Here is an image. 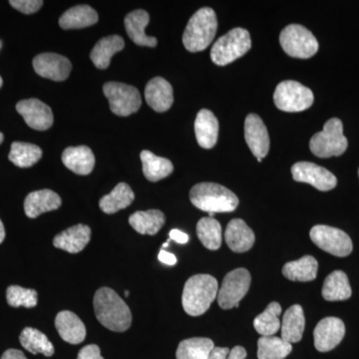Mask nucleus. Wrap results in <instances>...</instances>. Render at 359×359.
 <instances>
[{"label": "nucleus", "mask_w": 359, "mask_h": 359, "mask_svg": "<svg viewBox=\"0 0 359 359\" xmlns=\"http://www.w3.org/2000/svg\"><path fill=\"white\" fill-rule=\"evenodd\" d=\"M306 327L304 309L299 304H294L287 309L283 314L280 334L282 339L289 344H295L302 339Z\"/></svg>", "instance_id": "nucleus-25"}, {"label": "nucleus", "mask_w": 359, "mask_h": 359, "mask_svg": "<svg viewBox=\"0 0 359 359\" xmlns=\"http://www.w3.org/2000/svg\"><path fill=\"white\" fill-rule=\"evenodd\" d=\"M224 241L233 252H245L252 249L256 237L252 229L241 219H231L224 231Z\"/></svg>", "instance_id": "nucleus-21"}, {"label": "nucleus", "mask_w": 359, "mask_h": 359, "mask_svg": "<svg viewBox=\"0 0 359 359\" xmlns=\"http://www.w3.org/2000/svg\"><path fill=\"white\" fill-rule=\"evenodd\" d=\"M20 340L21 346L32 354L41 353L50 358L55 351L50 340L36 328L25 327L21 332Z\"/></svg>", "instance_id": "nucleus-33"}, {"label": "nucleus", "mask_w": 359, "mask_h": 359, "mask_svg": "<svg viewBox=\"0 0 359 359\" xmlns=\"http://www.w3.org/2000/svg\"><path fill=\"white\" fill-rule=\"evenodd\" d=\"M4 134H2L1 132H0V144H1L2 142H4Z\"/></svg>", "instance_id": "nucleus-48"}, {"label": "nucleus", "mask_w": 359, "mask_h": 359, "mask_svg": "<svg viewBox=\"0 0 359 359\" xmlns=\"http://www.w3.org/2000/svg\"><path fill=\"white\" fill-rule=\"evenodd\" d=\"M231 349L228 347H217L215 346L210 353L208 359H226Z\"/></svg>", "instance_id": "nucleus-43"}, {"label": "nucleus", "mask_w": 359, "mask_h": 359, "mask_svg": "<svg viewBox=\"0 0 359 359\" xmlns=\"http://www.w3.org/2000/svg\"><path fill=\"white\" fill-rule=\"evenodd\" d=\"M158 259L161 263L168 264V266H174L177 264V257H175V255L164 250H161Z\"/></svg>", "instance_id": "nucleus-44"}, {"label": "nucleus", "mask_w": 359, "mask_h": 359, "mask_svg": "<svg viewBox=\"0 0 359 359\" xmlns=\"http://www.w3.org/2000/svg\"><path fill=\"white\" fill-rule=\"evenodd\" d=\"M346 335V325L337 318H325L314 328V346L320 353L335 348Z\"/></svg>", "instance_id": "nucleus-13"}, {"label": "nucleus", "mask_w": 359, "mask_h": 359, "mask_svg": "<svg viewBox=\"0 0 359 359\" xmlns=\"http://www.w3.org/2000/svg\"><path fill=\"white\" fill-rule=\"evenodd\" d=\"M61 204L62 201L57 193L44 189L28 194L25 201V212L28 218L35 219L44 212L55 211Z\"/></svg>", "instance_id": "nucleus-18"}, {"label": "nucleus", "mask_w": 359, "mask_h": 359, "mask_svg": "<svg viewBox=\"0 0 359 359\" xmlns=\"http://www.w3.org/2000/svg\"><path fill=\"white\" fill-rule=\"evenodd\" d=\"M98 22V14L89 6H77L68 9L59 18V25L63 29H80Z\"/></svg>", "instance_id": "nucleus-27"}, {"label": "nucleus", "mask_w": 359, "mask_h": 359, "mask_svg": "<svg viewBox=\"0 0 359 359\" xmlns=\"http://www.w3.org/2000/svg\"><path fill=\"white\" fill-rule=\"evenodd\" d=\"M6 238V229H4V223L0 219V244L4 242Z\"/></svg>", "instance_id": "nucleus-47"}, {"label": "nucleus", "mask_w": 359, "mask_h": 359, "mask_svg": "<svg viewBox=\"0 0 359 359\" xmlns=\"http://www.w3.org/2000/svg\"><path fill=\"white\" fill-rule=\"evenodd\" d=\"M55 327L61 339L68 344H81L86 337L83 321L72 311H60L55 318Z\"/></svg>", "instance_id": "nucleus-22"}, {"label": "nucleus", "mask_w": 359, "mask_h": 359, "mask_svg": "<svg viewBox=\"0 0 359 359\" xmlns=\"http://www.w3.org/2000/svg\"><path fill=\"white\" fill-rule=\"evenodd\" d=\"M33 68L39 76L65 81L69 76L72 65L65 56L56 53H42L33 59Z\"/></svg>", "instance_id": "nucleus-15"}, {"label": "nucleus", "mask_w": 359, "mask_h": 359, "mask_svg": "<svg viewBox=\"0 0 359 359\" xmlns=\"http://www.w3.org/2000/svg\"><path fill=\"white\" fill-rule=\"evenodd\" d=\"M280 43L283 51L294 58H311L318 50V42L313 33L299 25H290L283 28Z\"/></svg>", "instance_id": "nucleus-7"}, {"label": "nucleus", "mask_w": 359, "mask_h": 359, "mask_svg": "<svg viewBox=\"0 0 359 359\" xmlns=\"http://www.w3.org/2000/svg\"><path fill=\"white\" fill-rule=\"evenodd\" d=\"M9 4L25 14H32L39 11L43 6L42 0H11Z\"/></svg>", "instance_id": "nucleus-40"}, {"label": "nucleus", "mask_w": 359, "mask_h": 359, "mask_svg": "<svg viewBox=\"0 0 359 359\" xmlns=\"http://www.w3.org/2000/svg\"><path fill=\"white\" fill-rule=\"evenodd\" d=\"M0 47H1V42H0Z\"/></svg>", "instance_id": "nucleus-51"}, {"label": "nucleus", "mask_w": 359, "mask_h": 359, "mask_svg": "<svg viewBox=\"0 0 359 359\" xmlns=\"http://www.w3.org/2000/svg\"><path fill=\"white\" fill-rule=\"evenodd\" d=\"M1 359H27L25 353L18 349H8L2 354Z\"/></svg>", "instance_id": "nucleus-46"}, {"label": "nucleus", "mask_w": 359, "mask_h": 359, "mask_svg": "<svg viewBox=\"0 0 359 359\" xmlns=\"http://www.w3.org/2000/svg\"><path fill=\"white\" fill-rule=\"evenodd\" d=\"M166 218L159 210L138 211L131 215L129 224L141 235L154 236L164 226Z\"/></svg>", "instance_id": "nucleus-30"}, {"label": "nucleus", "mask_w": 359, "mask_h": 359, "mask_svg": "<svg viewBox=\"0 0 359 359\" xmlns=\"http://www.w3.org/2000/svg\"><path fill=\"white\" fill-rule=\"evenodd\" d=\"M318 261L311 256H304L297 261L285 264L283 275L292 282H311L318 275Z\"/></svg>", "instance_id": "nucleus-31"}, {"label": "nucleus", "mask_w": 359, "mask_h": 359, "mask_svg": "<svg viewBox=\"0 0 359 359\" xmlns=\"http://www.w3.org/2000/svg\"><path fill=\"white\" fill-rule=\"evenodd\" d=\"M351 287L346 273L342 271H332L327 276L323 287V297L325 301H346L351 297Z\"/></svg>", "instance_id": "nucleus-28"}, {"label": "nucleus", "mask_w": 359, "mask_h": 359, "mask_svg": "<svg viewBox=\"0 0 359 359\" xmlns=\"http://www.w3.org/2000/svg\"><path fill=\"white\" fill-rule=\"evenodd\" d=\"M197 235L208 250H216L221 248L222 226L216 219L210 217L201 219L197 224Z\"/></svg>", "instance_id": "nucleus-38"}, {"label": "nucleus", "mask_w": 359, "mask_h": 359, "mask_svg": "<svg viewBox=\"0 0 359 359\" xmlns=\"http://www.w3.org/2000/svg\"><path fill=\"white\" fill-rule=\"evenodd\" d=\"M292 174L294 181L309 184L323 192L332 190L337 185V179L334 174L314 163H295L292 167Z\"/></svg>", "instance_id": "nucleus-12"}, {"label": "nucleus", "mask_w": 359, "mask_h": 359, "mask_svg": "<svg viewBox=\"0 0 359 359\" xmlns=\"http://www.w3.org/2000/svg\"><path fill=\"white\" fill-rule=\"evenodd\" d=\"M145 99L148 105L156 112H165L173 105V88L164 78H153L146 85Z\"/></svg>", "instance_id": "nucleus-17"}, {"label": "nucleus", "mask_w": 359, "mask_h": 359, "mask_svg": "<svg viewBox=\"0 0 359 359\" xmlns=\"http://www.w3.org/2000/svg\"><path fill=\"white\" fill-rule=\"evenodd\" d=\"M245 138L252 154L261 162L269 151V136L268 129L259 116L250 114L245 118Z\"/></svg>", "instance_id": "nucleus-16"}, {"label": "nucleus", "mask_w": 359, "mask_h": 359, "mask_svg": "<svg viewBox=\"0 0 359 359\" xmlns=\"http://www.w3.org/2000/svg\"><path fill=\"white\" fill-rule=\"evenodd\" d=\"M103 93L109 101L111 111L116 115L127 117L140 109V92L131 85L107 82L104 84Z\"/></svg>", "instance_id": "nucleus-9"}, {"label": "nucleus", "mask_w": 359, "mask_h": 359, "mask_svg": "<svg viewBox=\"0 0 359 359\" xmlns=\"http://www.w3.org/2000/svg\"><path fill=\"white\" fill-rule=\"evenodd\" d=\"M91 238V229L86 224H76L55 236L54 247L70 254H77L85 249Z\"/></svg>", "instance_id": "nucleus-19"}, {"label": "nucleus", "mask_w": 359, "mask_h": 359, "mask_svg": "<svg viewBox=\"0 0 359 359\" xmlns=\"http://www.w3.org/2000/svg\"><path fill=\"white\" fill-rule=\"evenodd\" d=\"M190 200L196 208L207 212L235 211L238 199L235 193L216 183H200L191 189Z\"/></svg>", "instance_id": "nucleus-3"}, {"label": "nucleus", "mask_w": 359, "mask_h": 359, "mask_svg": "<svg viewBox=\"0 0 359 359\" xmlns=\"http://www.w3.org/2000/svg\"><path fill=\"white\" fill-rule=\"evenodd\" d=\"M292 346L282 337H262L257 341V358L285 359L292 353Z\"/></svg>", "instance_id": "nucleus-37"}, {"label": "nucleus", "mask_w": 359, "mask_h": 359, "mask_svg": "<svg viewBox=\"0 0 359 359\" xmlns=\"http://www.w3.org/2000/svg\"><path fill=\"white\" fill-rule=\"evenodd\" d=\"M77 359H104L101 356L100 348L96 344L84 346L78 353Z\"/></svg>", "instance_id": "nucleus-41"}, {"label": "nucleus", "mask_w": 359, "mask_h": 359, "mask_svg": "<svg viewBox=\"0 0 359 359\" xmlns=\"http://www.w3.org/2000/svg\"><path fill=\"white\" fill-rule=\"evenodd\" d=\"M217 28L216 13L210 7L199 9L186 26L183 34L184 46L190 52L205 50L214 40Z\"/></svg>", "instance_id": "nucleus-4"}, {"label": "nucleus", "mask_w": 359, "mask_h": 359, "mask_svg": "<svg viewBox=\"0 0 359 359\" xmlns=\"http://www.w3.org/2000/svg\"><path fill=\"white\" fill-rule=\"evenodd\" d=\"M358 177H359V169H358Z\"/></svg>", "instance_id": "nucleus-52"}, {"label": "nucleus", "mask_w": 359, "mask_h": 359, "mask_svg": "<svg viewBox=\"0 0 359 359\" xmlns=\"http://www.w3.org/2000/svg\"><path fill=\"white\" fill-rule=\"evenodd\" d=\"M348 142L344 135V125L339 118H332L325 123L323 131L314 134L309 148L316 157L330 158L346 152Z\"/></svg>", "instance_id": "nucleus-6"}, {"label": "nucleus", "mask_w": 359, "mask_h": 359, "mask_svg": "<svg viewBox=\"0 0 359 359\" xmlns=\"http://www.w3.org/2000/svg\"><path fill=\"white\" fill-rule=\"evenodd\" d=\"M311 240L320 249L335 257H344L351 255L353 245L346 231L332 226L318 224L309 233Z\"/></svg>", "instance_id": "nucleus-10"}, {"label": "nucleus", "mask_w": 359, "mask_h": 359, "mask_svg": "<svg viewBox=\"0 0 359 359\" xmlns=\"http://www.w3.org/2000/svg\"><path fill=\"white\" fill-rule=\"evenodd\" d=\"M149 22H150V16L147 11L143 9H138L127 14L124 20L125 29L135 44L139 46H157V39L148 36L145 33V28L147 27Z\"/></svg>", "instance_id": "nucleus-20"}, {"label": "nucleus", "mask_w": 359, "mask_h": 359, "mask_svg": "<svg viewBox=\"0 0 359 359\" xmlns=\"http://www.w3.org/2000/svg\"><path fill=\"white\" fill-rule=\"evenodd\" d=\"M218 280L210 275H196L187 280L182 304L189 316H199L210 309L218 297Z\"/></svg>", "instance_id": "nucleus-2"}, {"label": "nucleus", "mask_w": 359, "mask_h": 359, "mask_svg": "<svg viewBox=\"0 0 359 359\" xmlns=\"http://www.w3.org/2000/svg\"><path fill=\"white\" fill-rule=\"evenodd\" d=\"M135 200V194L128 184L119 183L112 192L101 198L99 205L105 214L111 215L126 209Z\"/></svg>", "instance_id": "nucleus-32"}, {"label": "nucleus", "mask_w": 359, "mask_h": 359, "mask_svg": "<svg viewBox=\"0 0 359 359\" xmlns=\"http://www.w3.org/2000/svg\"><path fill=\"white\" fill-rule=\"evenodd\" d=\"M169 237L170 240L175 241L178 244L185 245L189 242V236L184 231L177 230V229L170 231Z\"/></svg>", "instance_id": "nucleus-42"}, {"label": "nucleus", "mask_w": 359, "mask_h": 359, "mask_svg": "<svg viewBox=\"0 0 359 359\" xmlns=\"http://www.w3.org/2000/svg\"><path fill=\"white\" fill-rule=\"evenodd\" d=\"M129 295H130V292H128V290H126V292H125V297H128Z\"/></svg>", "instance_id": "nucleus-49"}, {"label": "nucleus", "mask_w": 359, "mask_h": 359, "mask_svg": "<svg viewBox=\"0 0 359 359\" xmlns=\"http://www.w3.org/2000/svg\"><path fill=\"white\" fill-rule=\"evenodd\" d=\"M247 358V351L243 346H235L231 348L226 359H245Z\"/></svg>", "instance_id": "nucleus-45"}, {"label": "nucleus", "mask_w": 359, "mask_h": 359, "mask_svg": "<svg viewBox=\"0 0 359 359\" xmlns=\"http://www.w3.org/2000/svg\"><path fill=\"white\" fill-rule=\"evenodd\" d=\"M42 157V150L34 144L25 143V142H13L11 144V153L8 159L15 166L20 168H29Z\"/></svg>", "instance_id": "nucleus-36"}, {"label": "nucleus", "mask_w": 359, "mask_h": 359, "mask_svg": "<svg viewBox=\"0 0 359 359\" xmlns=\"http://www.w3.org/2000/svg\"><path fill=\"white\" fill-rule=\"evenodd\" d=\"M6 299L9 306L13 308L32 309L37 306L39 294L35 290L25 289L20 285H11L6 290Z\"/></svg>", "instance_id": "nucleus-39"}, {"label": "nucleus", "mask_w": 359, "mask_h": 359, "mask_svg": "<svg viewBox=\"0 0 359 359\" xmlns=\"http://www.w3.org/2000/svg\"><path fill=\"white\" fill-rule=\"evenodd\" d=\"M195 134L198 144L204 149H212L218 141L219 121L212 111L203 109L195 121Z\"/></svg>", "instance_id": "nucleus-24"}, {"label": "nucleus", "mask_w": 359, "mask_h": 359, "mask_svg": "<svg viewBox=\"0 0 359 359\" xmlns=\"http://www.w3.org/2000/svg\"><path fill=\"white\" fill-rule=\"evenodd\" d=\"M16 110L22 116L26 124L37 131H45L53 125L51 108L39 99H26L16 105Z\"/></svg>", "instance_id": "nucleus-14"}, {"label": "nucleus", "mask_w": 359, "mask_h": 359, "mask_svg": "<svg viewBox=\"0 0 359 359\" xmlns=\"http://www.w3.org/2000/svg\"><path fill=\"white\" fill-rule=\"evenodd\" d=\"M125 42L119 35H110V36L104 37L92 49L90 53V58L92 62L99 69H106L109 67L111 59L117 52L121 51L124 48Z\"/></svg>", "instance_id": "nucleus-26"}, {"label": "nucleus", "mask_w": 359, "mask_h": 359, "mask_svg": "<svg viewBox=\"0 0 359 359\" xmlns=\"http://www.w3.org/2000/svg\"><path fill=\"white\" fill-rule=\"evenodd\" d=\"M282 306L278 302H273L269 304L264 313L259 314L254 320V327L262 337H273L280 330L282 323L280 316Z\"/></svg>", "instance_id": "nucleus-34"}, {"label": "nucleus", "mask_w": 359, "mask_h": 359, "mask_svg": "<svg viewBox=\"0 0 359 359\" xmlns=\"http://www.w3.org/2000/svg\"><path fill=\"white\" fill-rule=\"evenodd\" d=\"M214 342L205 337H193L180 342L177 359H208L214 348Z\"/></svg>", "instance_id": "nucleus-35"}, {"label": "nucleus", "mask_w": 359, "mask_h": 359, "mask_svg": "<svg viewBox=\"0 0 359 359\" xmlns=\"http://www.w3.org/2000/svg\"><path fill=\"white\" fill-rule=\"evenodd\" d=\"M252 47L250 32L244 28H233L219 37L212 45L211 58L216 65L226 66L244 56Z\"/></svg>", "instance_id": "nucleus-5"}, {"label": "nucleus", "mask_w": 359, "mask_h": 359, "mask_svg": "<svg viewBox=\"0 0 359 359\" xmlns=\"http://www.w3.org/2000/svg\"><path fill=\"white\" fill-rule=\"evenodd\" d=\"M61 159L70 171L81 176L91 173L95 166V156L87 146L66 148Z\"/></svg>", "instance_id": "nucleus-23"}, {"label": "nucleus", "mask_w": 359, "mask_h": 359, "mask_svg": "<svg viewBox=\"0 0 359 359\" xmlns=\"http://www.w3.org/2000/svg\"><path fill=\"white\" fill-rule=\"evenodd\" d=\"M93 304L97 320L103 327L117 332L131 327V311L115 290L101 287L94 295Z\"/></svg>", "instance_id": "nucleus-1"}, {"label": "nucleus", "mask_w": 359, "mask_h": 359, "mask_svg": "<svg viewBox=\"0 0 359 359\" xmlns=\"http://www.w3.org/2000/svg\"><path fill=\"white\" fill-rule=\"evenodd\" d=\"M144 176L150 182L167 178L174 171L171 161L153 154L151 151H142L140 155Z\"/></svg>", "instance_id": "nucleus-29"}, {"label": "nucleus", "mask_w": 359, "mask_h": 359, "mask_svg": "<svg viewBox=\"0 0 359 359\" xmlns=\"http://www.w3.org/2000/svg\"><path fill=\"white\" fill-rule=\"evenodd\" d=\"M2 83H4V81H2V78L0 77V88H1Z\"/></svg>", "instance_id": "nucleus-50"}, {"label": "nucleus", "mask_w": 359, "mask_h": 359, "mask_svg": "<svg viewBox=\"0 0 359 359\" xmlns=\"http://www.w3.org/2000/svg\"><path fill=\"white\" fill-rule=\"evenodd\" d=\"M252 276L245 269H236L224 276L218 292L219 306L224 309L238 308L240 302L249 292Z\"/></svg>", "instance_id": "nucleus-11"}, {"label": "nucleus", "mask_w": 359, "mask_h": 359, "mask_svg": "<svg viewBox=\"0 0 359 359\" xmlns=\"http://www.w3.org/2000/svg\"><path fill=\"white\" fill-rule=\"evenodd\" d=\"M313 91L292 80L280 82L273 93V101L278 109L285 112H302L313 104Z\"/></svg>", "instance_id": "nucleus-8"}]
</instances>
